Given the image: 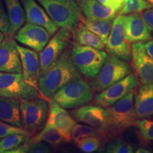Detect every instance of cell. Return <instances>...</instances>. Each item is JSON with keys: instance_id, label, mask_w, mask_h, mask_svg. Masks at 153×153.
<instances>
[{"instance_id": "8fae6325", "label": "cell", "mask_w": 153, "mask_h": 153, "mask_svg": "<svg viewBox=\"0 0 153 153\" xmlns=\"http://www.w3.org/2000/svg\"><path fill=\"white\" fill-rule=\"evenodd\" d=\"M140 80L135 73H131L123 79L99 92L94 98L97 106L107 108L111 106L127 94L130 91L136 88Z\"/></svg>"}, {"instance_id": "e575fe53", "label": "cell", "mask_w": 153, "mask_h": 153, "mask_svg": "<svg viewBox=\"0 0 153 153\" xmlns=\"http://www.w3.org/2000/svg\"><path fill=\"white\" fill-rule=\"evenodd\" d=\"M51 152V148L45 142L34 143L30 145L28 152L29 153H48Z\"/></svg>"}, {"instance_id": "b9f144b4", "label": "cell", "mask_w": 153, "mask_h": 153, "mask_svg": "<svg viewBox=\"0 0 153 153\" xmlns=\"http://www.w3.org/2000/svg\"><path fill=\"white\" fill-rule=\"evenodd\" d=\"M146 1L153 7V0H146Z\"/></svg>"}, {"instance_id": "d4e9b609", "label": "cell", "mask_w": 153, "mask_h": 153, "mask_svg": "<svg viewBox=\"0 0 153 153\" xmlns=\"http://www.w3.org/2000/svg\"><path fill=\"white\" fill-rule=\"evenodd\" d=\"M112 22L113 19H91L83 17L82 24L98 36L104 45H106L111 29Z\"/></svg>"}, {"instance_id": "ffe728a7", "label": "cell", "mask_w": 153, "mask_h": 153, "mask_svg": "<svg viewBox=\"0 0 153 153\" xmlns=\"http://www.w3.org/2000/svg\"><path fill=\"white\" fill-rule=\"evenodd\" d=\"M134 108L137 118H150L153 116V84H143L136 91Z\"/></svg>"}, {"instance_id": "4fadbf2b", "label": "cell", "mask_w": 153, "mask_h": 153, "mask_svg": "<svg viewBox=\"0 0 153 153\" xmlns=\"http://www.w3.org/2000/svg\"><path fill=\"white\" fill-rule=\"evenodd\" d=\"M76 120L65 110L53 99L49 102V112L45 126L53 128L62 135L65 142L72 140V131Z\"/></svg>"}, {"instance_id": "7bdbcfd3", "label": "cell", "mask_w": 153, "mask_h": 153, "mask_svg": "<svg viewBox=\"0 0 153 153\" xmlns=\"http://www.w3.org/2000/svg\"><path fill=\"white\" fill-rule=\"evenodd\" d=\"M152 118H153V116H152Z\"/></svg>"}, {"instance_id": "cb8c5ba5", "label": "cell", "mask_w": 153, "mask_h": 153, "mask_svg": "<svg viewBox=\"0 0 153 153\" xmlns=\"http://www.w3.org/2000/svg\"><path fill=\"white\" fill-rule=\"evenodd\" d=\"M72 31L75 42L79 45L92 47L99 50H102L105 46L100 38L82 23Z\"/></svg>"}, {"instance_id": "ee69618b", "label": "cell", "mask_w": 153, "mask_h": 153, "mask_svg": "<svg viewBox=\"0 0 153 153\" xmlns=\"http://www.w3.org/2000/svg\"><path fill=\"white\" fill-rule=\"evenodd\" d=\"M125 1H126V0H125Z\"/></svg>"}, {"instance_id": "e0dca14e", "label": "cell", "mask_w": 153, "mask_h": 153, "mask_svg": "<svg viewBox=\"0 0 153 153\" xmlns=\"http://www.w3.org/2000/svg\"><path fill=\"white\" fill-rule=\"evenodd\" d=\"M0 72L22 73V63L16 43L9 36L4 38L0 45Z\"/></svg>"}, {"instance_id": "9a60e30c", "label": "cell", "mask_w": 153, "mask_h": 153, "mask_svg": "<svg viewBox=\"0 0 153 153\" xmlns=\"http://www.w3.org/2000/svg\"><path fill=\"white\" fill-rule=\"evenodd\" d=\"M132 68L142 84H153V59L145 52L143 44L134 43L131 48Z\"/></svg>"}, {"instance_id": "60d3db41", "label": "cell", "mask_w": 153, "mask_h": 153, "mask_svg": "<svg viewBox=\"0 0 153 153\" xmlns=\"http://www.w3.org/2000/svg\"><path fill=\"white\" fill-rule=\"evenodd\" d=\"M4 38V33L0 30V45H1V42L3 41Z\"/></svg>"}, {"instance_id": "277c9868", "label": "cell", "mask_w": 153, "mask_h": 153, "mask_svg": "<svg viewBox=\"0 0 153 153\" xmlns=\"http://www.w3.org/2000/svg\"><path fill=\"white\" fill-rule=\"evenodd\" d=\"M71 58L80 74L87 78H93L100 71L108 55L101 50L72 43Z\"/></svg>"}, {"instance_id": "f35d334b", "label": "cell", "mask_w": 153, "mask_h": 153, "mask_svg": "<svg viewBox=\"0 0 153 153\" xmlns=\"http://www.w3.org/2000/svg\"><path fill=\"white\" fill-rule=\"evenodd\" d=\"M145 52L150 57L153 59V39L149 40V41L145 42V44H143Z\"/></svg>"}, {"instance_id": "f546056e", "label": "cell", "mask_w": 153, "mask_h": 153, "mask_svg": "<svg viewBox=\"0 0 153 153\" xmlns=\"http://www.w3.org/2000/svg\"><path fill=\"white\" fill-rule=\"evenodd\" d=\"M91 136H99V134L94 128L88 125L76 123L72 131V140L78 142L80 140Z\"/></svg>"}, {"instance_id": "f1b7e54d", "label": "cell", "mask_w": 153, "mask_h": 153, "mask_svg": "<svg viewBox=\"0 0 153 153\" xmlns=\"http://www.w3.org/2000/svg\"><path fill=\"white\" fill-rule=\"evenodd\" d=\"M135 146L131 143L121 140L111 141L107 145L105 152L108 153H133Z\"/></svg>"}, {"instance_id": "9c48e42d", "label": "cell", "mask_w": 153, "mask_h": 153, "mask_svg": "<svg viewBox=\"0 0 153 153\" xmlns=\"http://www.w3.org/2000/svg\"><path fill=\"white\" fill-rule=\"evenodd\" d=\"M106 48L110 55L129 62L132 59L131 43L126 36V15L119 14L113 19Z\"/></svg>"}, {"instance_id": "603a6c76", "label": "cell", "mask_w": 153, "mask_h": 153, "mask_svg": "<svg viewBox=\"0 0 153 153\" xmlns=\"http://www.w3.org/2000/svg\"><path fill=\"white\" fill-rule=\"evenodd\" d=\"M9 22L7 36L11 37L23 26L26 21L25 11L20 0H4Z\"/></svg>"}, {"instance_id": "484cf974", "label": "cell", "mask_w": 153, "mask_h": 153, "mask_svg": "<svg viewBox=\"0 0 153 153\" xmlns=\"http://www.w3.org/2000/svg\"><path fill=\"white\" fill-rule=\"evenodd\" d=\"M25 142L29 147L31 144L37 142H45L53 147H57L65 141L57 130L49 126H44L39 133L30 138L28 137Z\"/></svg>"}, {"instance_id": "30bf717a", "label": "cell", "mask_w": 153, "mask_h": 153, "mask_svg": "<svg viewBox=\"0 0 153 153\" xmlns=\"http://www.w3.org/2000/svg\"><path fill=\"white\" fill-rule=\"evenodd\" d=\"M72 30L68 28L60 29L53 36L40 53L41 75L48 71L68 48L72 37Z\"/></svg>"}, {"instance_id": "ab89813d", "label": "cell", "mask_w": 153, "mask_h": 153, "mask_svg": "<svg viewBox=\"0 0 153 153\" xmlns=\"http://www.w3.org/2000/svg\"><path fill=\"white\" fill-rule=\"evenodd\" d=\"M135 152H137V153H149V152H150V151H149L148 149H146L145 148H140L136 149Z\"/></svg>"}, {"instance_id": "ac0fdd59", "label": "cell", "mask_w": 153, "mask_h": 153, "mask_svg": "<svg viewBox=\"0 0 153 153\" xmlns=\"http://www.w3.org/2000/svg\"><path fill=\"white\" fill-rule=\"evenodd\" d=\"M151 32L141 12L126 15V36L130 43H143L152 39Z\"/></svg>"}, {"instance_id": "7c38bea8", "label": "cell", "mask_w": 153, "mask_h": 153, "mask_svg": "<svg viewBox=\"0 0 153 153\" xmlns=\"http://www.w3.org/2000/svg\"><path fill=\"white\" fill-rule=\"evenodd\" d=\"M74 120L91 126L99 135L108 138V120L106 111L99 106H82L71 112Z\"/></svg>"}, {"instance_id": "5b68a950", "label": "cell", "mask_w": 153, "mask_h": 153, "mask_svg": "<svg viewBox=\"0 0 153 153\" xmlns=\"http://www.w3.org/2000/svg\"><path fill=\"white\" fill-rule=\"evenodd\" d=\"M52 99L65 109L77 108L92 101L93 90L85 79L74 80L57 91Z\"/></svg>"}, {"instance_id": "8992f818", "label": "cell", "mask_w": 153, "mask_h": 153, "mask_svg": "<svg viewBox=\"0 0 153 153\" xmlns=\"http://www.w3.org/2000/svg\"><path fill=\"white\" fill-rule=\"evenodd\" d=\"M0 97L7 98L33 100L45 98L38 87L25 80L22 73L0 72Z\"/></svg>"}, {"instance_id": "5bb4252c", "label": "cell", "mask_w": 153, "mask_h": 153, "mask_svg": "<svg viewBox=\"0 0 153 153\" xmlns=\"http://www.w3.org/2000/svg\"><path fill=\"white\" fill-rule=\"evenodd\" d=\"M14 38L19 43L26 45L37 53H41L48 42L50 34L43 26L27 22L17 30Z\"/></svg>"}, {"instance_id": "d590c367", "label": "cell", "mask_w": 153, "mask_h": 153, "mask_svg": "<svg viewBox=\"0 0 153 153\" xmlns=\"http://www.w3.org/2000/svg\"><path fill=\"white\" fill-rule=\"evenodd\" d=\"M103 5L110 7L118 12L123 7L125 0H98Z\"/></svg>"}, {"instance_id": "1f68e13d", "label": "cell", "mask_w": 153, "mask_h": 153, "mask_svg": "<svg viewBox=\"0 0 153 153\" xmlns=\"http://www.w3.org/2000/svg\"><path fill=\"white\" fill-rule=\"evenodd\" d=\"M135 126L138 128L140 133L146 141H153V120L148 118H139L135 122Z\"/></svg>"}, {"instance_id": "6da1fadb", "label": "cell", "mask_w": 153, "mask_h": 153, "mask_svg": "<svg viewBox=\"0 0 153 153\" xmlns=\"http://www.w3.org/2000/svg\"><path fill=\"white\" fill-rule=\"evenodd\" d=\"M80 78L81 74L72 62L70 51L67 48L54 65L40 76L38 87L45 98H50L67 84Z\"/></svg>"}, {"instance_id": "2e32d148", "label": "cell", "mask_w": 153, "mask_h": 153, "mask_svg": "<svg viewBox=\"0 0 153 153\" xmlns=\"http://www.w3.org/2000/svg\"><path fill=\"white\" fill-rule=\"evenodd\" d=\"M20 57L22 68V74L26 82L38 87V82L41 76L39 56L37 52L16 43Z\"/></svg>"}, {"instance_id": "4316f807", "label": "cell", "mask_w": 153, "mask_h": 153, "mask_svg": "<svg viewBox=\"0 0 153 153\" xmlns=\"http://www.w3.org/2000/svg\"><path fill=\"white\" fill-rule=\"evenodd\" d=\"M28 137L29 136L22 134H11L3 137L0 140V153H7L8 151L24 143Z\"/></svg>"}, {"instance_id": "4dcf8cb0", "label": "cell", "mask_w": 153, "mask_h": 153, "mask_svg": "<svg viewBox=\"0 0 153 153\" xmlns=\"http://www.w3.org/2000/svg\"><path fill=\"white\" fill-rule=\"evenodd\" d=\"M76 145L82 152L91 153L97 151L101 146V140L98 136H91L76 142Z\"/></svg>"}, {"instance_id": "74e56055", "label": "cell", "mask_w": 153, "mask_h": 153, "mask_svg": "<svg viewBox=\"0 0 153 153\" xmlns=\"http://www.w3.org/2000/svg\"><path fill=\"white\" fill-rule=\"evenodd\" d=\"M28 148H29V146H28L27 143L24 142V145H19L16 148L8 151L7 153H26L28 152Z\"/></svg>"}, {"instance_id": "3957f363", "label": "cell", "mask_w": 153, "mask_h": 153, "mask_svg": "<svg viewBox=\"0 0 153 153\" xmlns=\"http://www.w3.org/2000/svg\"><path fill=\"white\" fill-rule=\"evenodd\" d=\"M58 28L73 30L82 23L83 15L75 0H36Z\"/></svg>"}, {"instance_id": "44dd1931", "label": "cell", "mask_w": 153, "mask_h": 153, "mask_svg": "<svg viewBox=\"0 0 153 153\" xmlns=\"http://www.w3.org/2000/svg\"><path fill=\"white\" fill-rule=\"evenodd\" d=\"M82 13L91 19H114L116 11L101 4L98 0H75Z\"/></svg>"}, {"instance_id": "d6a6232c", "label": "cell", "mask_w": 153, "mask_h": 153, "mask_svg": "<svg viewBox=\"0 0 153 153\" xmlns=\"http://www.w3.org/2000/svg\"><path fill=\"white\" fill-rule=\"evenodd\" d=\"M33 133V132L25 129L22 127L13 126L2 120H0V139L11 134H22L30 137V135H31Z\"/></svg>"}, {"instance_id": "52a82bcc", "label": "cell", "mask_w": 153, "mask_h": 153, "mask_svg": "<svg viewBox=\"0 0 153 153\" xmlns=\"http://www.w3.org/2000/svg\"><path fill=\"white\" fill-rule=\"evenodd\" d=\"M132 67L125 60L113 56H107L98 74L91 82L92 90L100 92L132 73Z\"/></svg>"}, {"instance_id": "83f0119b", "label": "cell", "mask_w": 153, "mask_h": 153, "mask_svg": "<svg viewBox=\"0 0 153 153\" xmlns=\"http://www.w3.org/2000/svg\"><path fill=\"white\" fill-rule=\"evenodd\" d=\"M152 7L146 0H126L119 14L127 15L142 12L145 9Z\"/></svg>"}, {"instance_id": "d6986e66", "label": "cell", "mask_w": 153, "mask_h": 153, "mask_svg": "<svg viewBox=\"0 0 153 153\" xmlns=\"http://www.w3.org/2000/svg\"><path fill=\"white\" fill-rule=\"evenodd\" d=\"M22 2L28 22L43 26L48 31L51 36L56 33L58 27L36 0H22Z\"/></svg>"}, {"instance_id": "ba28073f", "label": "cell", "mask_w": 153, "mask_h": 153, "mask_svg": "<svg viewBox=\"0 0 153 153\" xmlns=\"http://www.w3.org/2000/svg\"><path fill=\"white\" fill-rule=\"evenodd\" d=\"M22 128L32 132L41 131L49 112V103L45 98L19 100Z\"/></svg>"}, {"instance_id": "8d00e7d4", "label": "cell", "mask_w": 153, "mask_h": 153, "mask_svg": "<svg viewBox=\"0 0 153 153\" xmlns=\"http://www.w3.org/2000/svg\"><path fill=\"white\" fill-rule=\"evenodd\" d=\"M141 14L150 30L153 31V7H150L141 12Z\"/></svg>"}, {"instance_id": "836d02e7", "label": "cell", "mask_w": 153, "mask_h": 153, "mask_svg": "<svg viewBox=\"0 0 153 153\" xmlns=\"http://www.w3.org/2000/svg\"><path fill=\"white\" fill-rule=\"evenodd\" d=\"M9 30V22L7 13L3 7L1 0H0V30L4 34H7Z\"/></svg>"}, {"instance_id": "7402d4cb", "label": "cell", "mask_w": 153, "mask_h": 153, "mask_svg": "<svg viewBox=\"0 0 153 153\" xmlns=\"http://www.w3.org/2000/svg\"><path fill=\"white\" fill-rule=\"evenodd\" d=\"M0 120L22 127L19 100L0 97Z\"/></svg>"}, {"instance_id": "7a4b0ae2", "label": "cell", "mask_w": 153, "mask_h": 153, "mask_svg": "<svg viewBox=\"0 0 153 153\" xmlns=\"http://www.w3.org/2000/svg\"><path fill=\"white\" fill-rule=\"evenodd\" d=\"M136 88L111 106L106 108L108 120V138L118 136L126 129L135 126L137 119L134 108Z\"/></svg>"}]
</instances>
